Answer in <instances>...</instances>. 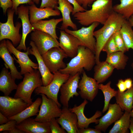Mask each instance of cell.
<instances>
[{"mask_svg":"<svg viewBox=\"0 0 133 133\" xmlns=\"http://www.w3.org/2000/svg\"></svg>","mask_w":133,"mask_h":133,"instance_id":"11a10c76","label":"cell"},{"mask_svg":"<svg viewBox=\"0 0 133 133\" xmlns=\"http://www.w3.org/2000/svg\"><path fill=\"white\" fill-rule=\"evenodd\" d=\"M119 4L113 6L114 11L128 20L133 16V0H120Z\"/></svg>","mask_w":133,"mask_h":133,"instance_id":"1f68e13d","label":"cell"},{"mask_svg":"<svg viewBox=\"0 0 133 133\" xmlns=\"http://www.w3.org/2000/svg\"><path fill=\"white\" fill-rule=\"evenodd\" d=\"M15 12L11 8L7 11V19L5 23L0 22V41L5 39L10 40L15 47L19 44L21 41L22 34L19 33V30L22 26V23L17 22L15 26L13 17Z\"/></svg>","mask_w":133,"mask_h":133,"instance_id":"5b68a950","label":"cell"},{"mask_svg":"<svg viewBox=\"0 0 133 133\" xmlns=\"http://www.w3.org/2000/svg\"><path fill=\"white\" fill-rule=\"evenodd\" d=\"M128 21L132 27H133V16H131Z\"/></svg>","mask_w":133,"mask_h":133,"instance_id":"f907efd6","label":"cell"},{"mask_svg":"<svg viewBox=\"0 0 133 133\" xmlns=\"http://www.w3.org/2000/svg\"><path fill=\"white\" fill-rule=\"evenodd\" d=\"M102 51L106 52L107 56L119 51L115 42L113 34L105 43L102 49Z\"/></svg>","mask_w":133,"mask_h":133,"instance_id":"e575fe53","label":"cell"},{"mask_svg":"<svg viewBox=\"0 0 133 133\" xmlns=\"http://www.w3.org/2000/svg\"><path fill=\"white\" fill-rule=\"evenodd\" d=\"M8 117L5 116L0 112V124L2 125L6 123L9 121Z\"/></svg>","mask_w":133,"mask_h":133,"instance_id":"7dc6e473","label":"cell"},{"mask_svg":"<svg viewBox=\"0 0 133 133\" xmlns=\"http://www.w3.org/2000/svg\"><path fill=\"white\" fill-rule=\"evenodd\" d=\"M96 64L94 67V78L99 84L105 81L111 75L115 68L105 61Z\"/></svg>","mask_w":133,"mask_h":133,"instance_id":"83f0119b","label":"cell"},{"mask_svg":"<svg viewBox=\"0 0 133 133\" xmlns=\"http://www.w3.org/2000/svg\"><path fill=\"white\" fill-rule=\"evenodd\" d=\"M17 122L15 120L11 119L6 123L0 125V132L6 131H10L16 127Z\"/></svg>","mask_w":133,"mask_h":133,"instance_id":"f35d334b","label":"cell"},{"mask_svg":"<svg viewBox=\"0 0 133 133\" xmlns=\"http://www.w3.org/2000/svg\"><path fill=\"white\" fill-rule=\"evenodd\" d=\"M130 115L131 117L133 119V105L132 109L130 112Z\"/></svg>","mask_w":133,"mask_h":133,"instance_id":"816d5d0a","label":"cell"},{"mask_svg":"<svg viewBox=\"0 0 133 133\" xmlns=\"http://www.w3.org/2000/svg\"><path fill=\"white\" fill-rule=\"evenodd\" d=\"M13 6L11 9L14 10L15 14L17 15V8L20 5L24 4H28L30 5L34 4V2L32 0H11Z\"/></svg>","mask_w":133,"mask_h":133,"instance_id":"ab89813d","label":"cell"},{"mask_svg":"<svg viewBox=\"0 0 133 133\" xmlns=\"http://www.w3.org/2000/svg\"><path fill=\"white\" fill-rule=\"evenodd\" d=\"M88 103L87 100H84L83 102L79 105L77 106L75 104L73 108H69L70 110L75 113L77 116L79 129L88 128L89 125L92 123L98 124L99 122L97 118L102 115V112L97 110L91 117L87 118L85 116L84 111L85 106Z\"/></svg>","mask_w":133,"mask_h":133,"instance_id":"ac0fdd59","label":"cell"},{"mask_svg":"<svg viewBox=\"0 0 133 133\" xmlns=\"http://www.w3.org/2000/svg\"><path fill=\"white\" fill-rule=\"evenodd\" d=\"M39 95L42 97V101L39 113L34 120L40 122H48L52 118L59 117L62 109L56 102L44 94Z\"/></svg>","mask_w":133,"mask_h":133,"instance_id":"52a82bcc","label":"cell"},{"mask_svg":"<svg viewBox=\"0 0 133 133\" xmlns=\"http://www.w3.org/2000/svg\"><path fill=\"white\" fill-rule=\"evenodd\" d=\"M58 2V0H41L40 8H48L57 9Z\"/></svg>","mask_w":133,"mask_h":133,"instance_id":"74e56055","label":"cell"},{"mask_svg":"<svg viewBox=\"0 0 133 133\" xmlns=\"http://www.w3.org/2000/svg\"><path fill=\"white\" fill-rule=\"evenodd\" d=\"M30 45L32 48L30 49V54L33 55L36 58L38 62V69L41 75L43 85L46 86L52 81L54 75L51 73L44 63L42 55L39 53L34 42L31 41Z\"/></svg>","mask_w":133,"mask_h":133,"instance_id":"44dd1931","label":"cell"},{"mask_svg":"<svg viewBox=\"0 0 133 133\" xmlns=\"http://www.w3.org/2000/svg\"><path fill=\"white\" fill-rule=\"evenodd\" d=\"M39 71L34 69L31 72L24 75L23 81L17 85L14 97L19 98L30 105L33 103L31 95L36 88L43 85Z\"/></svg>","mask_w":133,"mask_h":133,"instance_id":"277c9868","label":"cell"},{"mask_svg":"<svg viewBox=\"0 0 133 133\" xmlns=\"http://www.w3.org/2000/svg\"><path fill=\"white\" fill-rule=\"evenodd\" d=\"M101 131L96 129L87 128L79 129L78 133H101Z\"/></svg>","mask_w":133,"mask_h":133,"instance_id":"7bdbcfd3","label":"cell"},{"mask_svg":"<svg viewBox=\"0 0 133 133\" xmlns=\"http://www.w3.org/2000/svg\"><path fill=\"white\" fill-rule=\"evenodd\" d=\"M61 114L56 119L58 123L68 133H78L79 128L76 114L68 107L63 106Z\"/></svg>","mask_w":133,"mask_h":133,"instance_id":"d6986e66","label":"cell"},{"mask_svg":"<svg viewBox=\"0 0 133 133\" xmlns=\"http://www.w3.org/2000/svg\"><path fill=\"white\" fill-rule=\"evenodd\" d=\"M8 68H3L0 74V91L4 96H9L12 91L17 89V85Z\"/></svg>","mask_w":133,"mask_h":133,"instance_id":"484cf974","label":"cell"},{"mask_svg":"<svg viewBox=\"0 0 133 133\" xmlns=\"http://www.w3.org/2000/svg\"><path fill=\"white\" fill-rule=\"evenodd\" d=\"M0 57L10 69L12 76L15 80L22 79L23 76L20 72L18 71L15 65L14 62V58L10 55L7 47L6 41L5 39L1 40L0 43Z\"/></svg>","mask_w":133,"mask_h":133,"instance_id":"cb8c5ba5","label":"cell"},{"mask_svg":"<svg viewBox=\"0 0 133 133\" xmlns=\"http://www.w3.org/2000/svg\"><path fill=\"white\" fill-rule=\"evenodd\" d=\"M62 21V18H52L48 20H39L31 24L34 30H38L47 33L57 40L58 38L56 33V28L58 24Z\"/></svg>","mask_w":133,"mask_h":133,"instance_id":"d4e9b609","label":"cell"},{"mask_svg":"<svg viewBox=\"0 0 133 133\" xmlns=\"http://www.w3.org/2000/svg\"><path fill=\"white\" fill-rule=\"evenodd\" d=\"M28 6L21 5L17 8V15H18V18H20L21 21L22 28V37L19 44L16 47L18 50L21 51L23 50L26 51L27 50L25 45V40L28 34L34 30L33 28L29 18Z\"/></svg>","mask_w":133,"mask_h":133,"instance_id":"e0dca14e","label":"cell"},{"mask_svg":"<svg viewBox=\"0 0 133 133\" xmlns=\"http://www.w3.org/2000/svg\"><path fill=\"white\" fill-rule=\"evenodd\" d=\"M128 50H133V30L128 20L125 19L120 30Z\"/></svg>","mask_w":133,"mask_h":133,"instance_id":"d6a6232c","label":"cell"},{"mask_svg":"<svg viewBox=\"0 0 133 133\" xmlns=\"http://www.w3.org/2000/svg\"><path fill=\"white\" fill-rule=\"evenodd\" d=\"M113 11L112 0H96L90 10L78 12L73 16L83 26H88L95 22L103 25Z\"/></svg>","mask_w":133,"mask_h":133,"instance_id":"6da1fadb","label":"cell"},{"mask_svg":"<svg viewBox=\"0 0 133 133\" xmlns=\"http://www.w3.org/2000/svg\"><path fill=\"white\" fill-rule=\"evenodd\" d=\"M60 32L59 47L68 57L73 58L77 55L79 47L82 45L81 43L76 37L65 30H61Z\"/></svg>","mask_w":133,"mask_h":133,"instance_id":"2e32d148","label":"cell"},{"mask_svg":"<svg viewBox=\"0 0 133 133\" xmlns=\"http://www.w3.org/2000/svg\"><path fill=\"white\" fill-rule=\"evenodd\" d=\"M73 5L74 9L72 15H73L76 13L79 12H83L86 10L80 5L77 2L76 0H67Z\"/></svg>","mask_w":133,"mask_h":133,"instance_id":"60d3db41","label":"cell"},{"mask_svg":"<svg viewBox=\"0 0 133 133\" xmlns=\"http://www.w3.org/2000/svg\"><path fill=\"white\" fill-rule=\"evenodd\" d=\"M77 3L84 8L86 9L96 0H76Z\"/></svg>","mask_w":133,"mask_h":133,"instance_id":"ee69618b","label":"cell"},{"mask_svg":"<svg viewBox=\"0 0 133 133\" xmlns=\"http://www.w3.org/2000/svg\"><path fill=\"white\" fill-rule=\"evenodd\" d=\"M111 82L109 81L105 85L102 83L98 84L99 89L102 92L104 97V105L102 112L104 113L108 109L110 102L112 98L115 97L116 95L117 90L112 88L111 86Z\"/></svg>","mask_w":133,"mask_h":133,"instance_id":"836d02e7","label":"cell"},{"mask_svg":"<svg viewBox=\"0 0 133 133\" xmlns=\"http://www.w3.org/2000/svg\"><path fill=\"white\" fill-rule=\"evenodd\" d=\"M42 56L45 64L52 73L66 67L63 59L68 56L60 47L51 49Z\"/></svg>","mask_w":133,"mask_h":133,"instance_id":"ba28073f","label":"cell"},{"mask_svg":"<svg viewBox=\"0 0 133 133\" xmlns=\"http://www.w3.org/2000/svg\"><path fill=\"white\" fill-rule=\"evenodd\" d=\"M0 7L2 8L4 14L5 15L8 8H11L13 3L11 0H0Z\"/></svg>","mask_w":133,"mask_h":133,"instance_id":"b9f144b4","label":"cell"},{"mask_svg":"<svg viewBox=\"0 0 133 133\" xmlns=\"http://www.w3.org/2000/svg\"><path fill=\"white\" fill-rule=\"evenodd\" d=\"M30 105L20 98L0 96V112L8 117L20 113Z\"/></svg>","mask_w":133,"mask_h":133,"instance_id":"30bf717a","label":"cell"},{"mask_svg":"<svg viewBox=\"0 0 133 133\" xmlns=\"http://www.w3.org/2000/svg\"><path fill=\"white\" fill-rule=\"evenodd\" d=\"M80 74L78 73L73 75H70L68 79L61 86L60 90V100L63 106L68 107L70 98L74 96L77 97L79 95L77 89L80 79Z\"/></svg>","mask_w":133,"mask_h":133,"instance_id":"7c38bea8","label":"cell"},{"mask_svg":"<svg viewBox=\"0 0 133 133\" xmlns=\"http://www.w3.org/2000/svg\"><path fill=\"white\" fill-rule=\"evenodd\" d=\"M130 118V112L125 111L122 116L114 123V126L108 133H128Z\"/></svg>","mask_w":133,"mask_h":133,"instance_id":"4dcf8cb0","label":"cell"},{"mask_svg":"<svg viewBox=\"0 0 133 133\" xmlns=\"http://www.w3.org/2000/svg\"><path fill=\"white\" fill-rule=\"evenodd\" d=\"M125 19L121 15L114 11L103 26L94 31V35L96 41L95 52L96 64L100 62V54L104 45L116 32L120 30Z\"/></svg>","mask_w":133,"mask_h":133,"instance_id":"7a4b0ae2","label":"cell"},{"mask_svg":"<svg viewBox=\"0 0 133 133\" xmlns=\"http://www.w3.org/2000/svg\"><path fill=\"white\" fill-rule=\"evenodd\" d=\"M36 4H38L39 3L40 0H32Z\"/></svg>","mask_w":133,"mask_h":133,"instance_id":"f5cc1de1","label":"cell"},{"mask_svg":"<svg viewBox=\"0 0 133 133\" xmlns=\"http://www.w3.org/2000/svg\"><path fill=\"white\" fill-rule=\"evenodd\" d=\"M131 66L132 69H133V62L132 63L131 65Z\"/></svg>","mask_w":133,"mask_h":133,"instance_id":"db71d44e","label":"cell"},{"mask_svg":"<svg viewBox=\"0 0 133 133\" xmlns=\"http://www.w3.org/2000/svg\"><path fill=\"white\" fill-rule=\"evenodd\" d=\"M16 127L26 133H51L49 122L37 121L30 117L17 124Z\"/></svg>","mask_w":133,"mask_h":133,"instance_id":"ffe728a7","label":"cell"},{"mask_svg":"<svg viewBox=\"0 0 133 133\" xmlns=\"http://www.w3.org/2000/svg\"><path fill=\"white\" fill-rule=\"evenodd\" d=\"M100 24L95 22L88 27H83L78 30H72L67 28L64 30L76 37L80 41L83 46L89 48L95 53L96 41L94 33L95 30Z\"/></svg>","mask_w":133,"mask_h":133,"instance_id":"8fae6325","label":"cell"},{"mask_svg":"<svg viewBox=\"0 0 133 133\" xmlns=\"http://www.w3.org/2000/svg\"><path fill=\"white\" fill-rule=\"evenodd\" d=\"M116 86L118 87V90L120 92H123L127 90L124 82V80L122 79H119L118 81Z\"/></svg>","mask_w":133,"mask_h":133,"instance_id":"f6af8a7d","label":"cell"},{"mask_svg":"<svg viewBox=\"0 0 133 133\" xmlns=\"http://www.w3.org/2000/svg\"><path fill=\"white\" fill-rule=\"evenodd\" d=\"M124 82L127 89H129L131 87L133 84V81L131 78H127L124 80Z\"/></svg>","mask_w":133,"mask_h":133,"instance_id":"bcb514c9","label":"cell"},{"mask_svg":"<svg viewBox=\"0 0 133 133\" xmlns=\"http://www.w3.org/2000/svg\"><path fill=\"white\" fill-rule=\"evenodd\" d=\"M117 91L115 97L116 103L122 111L130 112L133 105V84L131 87L125 91L120 92L118 89Z\"/></svg>","mask_w":133,"mask_h":133,"instance_id":"f1b7e54d","label":"cell"},{"mask_svg":"<svg viewBox=\"0 0 133 133\" xmlns=\"http://www.w3.org/2000/svg\"><path fill=\"white\" fill-rule=\"evenodd\" d=\"M31 38L41 55L52 48L59 47V42L57 39L41 31L35 30L33 31L31 35Z\"/></svg>","mask_w":133,"mask_h":133,"instance_id":"4fadbf2b","label":"cell"},{"mask_svg":"<svg viewBox=\"0 0 133 133\" xmlns=\"http://www.w3.org/2000/svg\"><path fill=\"white\" fill-rule=\"evenodd\" d=\"M51 133H66V132L59 125L55 118L51 119L49 121Z\"/></svg>","mask_w":133,"mask_h":133,"instance_id":"8d00e7d4","label":"cell"},{"mask_svg":"<svg viewBox=\"0 0 133 133\" xmlns=\"http://www.w3.org/2000/svg\"><path fill=\"white\" fill-rule=\"evenodd\" d=\"M58 4L57 9L62 16V22L60 29L64 30L70 27L73 30H77L76 24L72 21L70 17V14L73 10V6L67 0H58Z\"/></svg>","mask_w":133,"mask_h":133,"instance_id":"7402d4cb","label":"cell"},{"mask_svg":"<svg viewBox=\"0 0 133 133\" xmlns=\"http://www.w3.org/2000/svg\"><path fill=\"white\" fill-rule=\"evenodd\" d=\"M42 101V99L37 98L33 103L20 113L8 117L9 120H16L17 124L25 119L34 116H37L39 112V107Z\"/></svg>","mask_w":133,"mask_h":133,"instance_id":"4316f807","label":"cell"},{"mask_svg":"<svg viewBox=\"0 0 133 133\" xmlns=\"http://www.w3.org/2000/svg\"><path fill=\"white\" fill-rule=\"evenodd\" d=\"M98 84L94 78L88 76L84 71L78 85V93L81 98L92 101L98 93Z\"/></svg>","mask_w":133,"mask_h":133,"instance_id":"5bb4252c","label":"cell"},{"mask_svg":"<svg viewBox=\"0 0 133 133\" xmlns=\"http://www.w3.org/2000/svg\"><path fill=\"white\" fill-rule=\"evenodd\" d=\"M113 35L115 42L119 51L124 53L128 51L120 30L116 32Z\"/></svg>","mask_w":133,"mask_h":133,"instance_id":"d590c367","label":"cell"},{"mask_svg":"<svg viewBox=\"0 0 133 133\" xmlns=\"http://www.w3.org/2000/svg\"><path fill=\"white\" fill-rule=\"evenodd\" d=\"M129 129L130 130L131 133H133V119L131 117Z\"/></svg>","mask_w":133,"mask_h":133,"instance_id":"681fc988","label":"cell"},{"mask_svg":"<svg viewBox=\"0 0 133 133\" xmlns=\"http://www.w3.org/2000/svg\"><path fill=\"white\" fill-rule=\"evenodd\" d=\"M129 59L124 53L119 51L107 56L105 61L115 69L122 70L125 68Z\"/></svg>","mask_w":133,"mask_h":133,"instance_id":"f546056e","label":"cell"},{"mask_svg":"<svg viewBox=\"0 0 133 133\" xmlns=\"http://www.w3.org/2000/svg\"><path fill=\"white\" fill-rule=\"evenodd\" d=\"M53 79L52 82L46 86H42L36 88L34 90L36 95L43 94L53 100L60 107L61 104L58 99V95L62 85L69 78V74L62 73L59 71L53 73Z\"/></svg>","mask_w":133,"mask_h":133,"instance_id":"8992f818","label":"cell"},{"mask_svg":"<svg viewBox=\"0 0 133 133\" xmlns=\"http://www.w3.org/2000/svg\"><path fill=\"white\" fill-rule=\"evenodd\" d=\"M30 15V21L32 24L38 21L53 16H58L61 13L57 9L45 8H38L34 4L28 6Z\"/></svg>","mask_w":133,"mask_h":133,"instance_id":"603a6c76","label":"cell"},{"mask_svg":"<svg viewBox=\"0 0 133 133\" xmlns=\"http://www.w3.org/2000/svg\"><path fill=\"white\" fill-rule=\"evenodd\" d=\"M106 113L98 119L99 123L95 128L100 131L105 132L108 127L118 120L124 112L116 103H109Z\"/></svg>","mask_w":133,"mask_h":133,"instance_id":"9a60e30c","label":"cell"},{"mask_svg":"<svg viewBox=\"0 0 133 133\" xmlns=\"http://www.w3.org/2000/svg\"><path fill=\"white\" fill-rule=\"evenodd\" d=\"M96 64L95 53L89 48L83 45L78 48V53L66 64V67L59 71L62 73L73 75L82 73L84 69L91 70Z\"/></svg>","mask_w":133,"mask_h":133,"instance_id":"3957f363","label":"cell"},{"mask_svg":"<svg viewBox=\"0 0 133 133\" xmlns=\"http://www.w3.org/2000/svg\"><path fill=\"white\" fill-rule=\"evenodd\" d=\"M10 133H24L23 131L20 130L17 128L15 127L11 130L9 131H6Z\"/></svg>","mask_w":133,"mask_h":133,"instance_id":"c3c4849f","label":"cell"},{"mask_svg":"<svg viewBox=\"0 0 133 133\" xmlns=\"http://www.w3.org/2000/svg\"><path fill=\"white\" fill-rule=\"evenodd\" d=\"M6 43L7 47L10 53L13 54L17 58V60L14 57L16 62L19 65L21 68L20 72L22 75L31 72L34 69H38V64L33 62L28 56L30 54V47L27 48L26 52H24L17 49L8 40L6 41Z\"/></svg>","mask_w":133,"mask_h":133,"instance_id":"9c48e42d","label":"cell"}]
</instances>
